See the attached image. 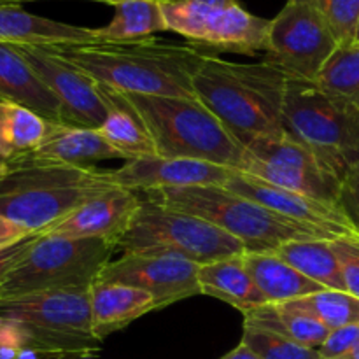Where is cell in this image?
I'll list each match as a JSON object with an SVG mask.
<instances>
[{
  "instance_id": "8",
  "label": "cell",
  "mask_w": 359,
  "mask_h": 359,
  "mask_svg": "<svg viewBox=\"0 0 359 359\" xmlns=\"http://www.w3.org/2000/svg\"><path fill=\"white\" fill-rule=\"evenodd\" d=\"M116 248L123 252H163L196 265L241 256L244 244L198 216L160 205L142 196L130 226Z\"/></svg>"
},
{
  "instance_id": "33",
  "label": "cell",
  "mask_w": 359,
  "mask_h": 359,
  "mask_svg": "<svg viewBox=\"0 0 359 359\" xmlns=\"http://www.w3.org/2000/svg\"><path fill=\"white\" fill-rule=\"evenodd\" d=\"M332 244L339 258L346 291L359 298V241L342 237L333 238Z\"/></svg>"
},
{
  "instance_id": "22",
  "label": "cell",
  "mask_w": 359,
  "mask_h": 359,
  "mask_svg": "<svg viewBox=\"0 0 359 359\" xmlns=\"http://www.w3.org/2000/svg\"><path fill=\"white\" fill-rule=\"evenodd\" d=\"M198 283L202 294L217 298L242 314L269 304L245 269L242 255L200 265Z\"/></svg>"
},
{
  "instance_id": "11",
  "label": "cell",
  "mask_w": 359,
  "mask_h": 359,
  "mask_svg": "<svg viewBox=\"0 0 359 359\" xmlns=\"http://www.w3.org/2000/svg\"><path fill=\"white\" fill-rule=\"evenodd\" d=\"M337 46L316 0H286L270 20L265 62L287 77L316 81Z\"/></svg>"
},
{
  "instance_id": "19",
  "label": "cell",
  "mask_w": 359,
  "mask_h": 359,
  "mask_svg": "<svg viewBox=\"0 0 359 359\" xmlns=\"http://www.w3.org/2000/svg\"><path fill=\"white\" fill-rule=\"evenodd\" d=\"M0 42L11 46H77L98 42L95 28L37 16L21 6H0Z\"/></svg>"
},
{
  "instance_id": "42",
  "label": "cell",
  "mask_w": 359,
  "mask_h": 359,
  "mask_svg": "<svg viewBox=\"0 0 359 359\" xmlns=\"http://www.w3.org/2000/svg\"><path fill=\"white\" fill-rule=\"evenodd\" d=\"M354 42H359V21H358V28H356V37H354Z\"/></svg>"
},
{
  "instance_id": "9",
  "label": "cell",
  "mask_w": 359,
  "mask_h": 359,
  "mask_svg": "<svg viewBox=\"0 0 359 359\" xmlns=\"http://www.w3.org/2000/svg\"><path fill=\"white\" fill-rule=\"evenodd\" d=\"M0 319L23 326L30 349L86 358L100 351L93 333L88 290H55L0 298Z\"/></svg>"
},
{
  "instance_id": "4",
  "label": "cell",
  "mask_w": 359,
  "mask_h": 359,
  "mask_svg": "<svg viewBox=\"0 0 359 359\" xmlns=\"http://www.w3.org/2000/svg\"><path fill=\"white\" fill-rule=\"evenodd\" d=\"M123 97L146 125L156 156L207 161L242 172L248 149L198 98L135 93Z\"/></svg>"
},
{
  "instance_id": "41",
  "label": "cell",
  "mask_w": 359,
  "mask_h": 359,
  "mask_svg": "<svg viewBox=\"0 0 359 359\" xmlns=\"http://www.w3.org/2000/svg\"><path fill=\"white\" fill-rule=\"evenodd\" d=\"M7 168H9V161H7L4 156H0V177H2V175L6 174Z\"/></svg>"
},
{
  "instance_id": "27",
  "label": "cell",
  "mask_w": 359,
  "mask_h": 359,
  "mask_svg": "<svg viewBox=\"0 0 359 359\" xmlns=\"http://www.w3.org/2000/svg\"><path fill=\"white\" fill-rule=\"evenodd\" d=\"M276 255L325 290L346 291L339 258L330 238L290 241L280 245Z\"/></svg>"
},
{
  "instance_id": "21",
  "label": "cell",
  "mask_w": 359,
  "mask_h": 359,
  "mask_svg": "<svg viewBox=\"0 0 359 359\" xmlns=\"http://www.w3.org/2000/svg\"><path fill=\"white\" fill-rule=\"evenodd\" d=\"M30 156L81 168H93L97 161L118 158L123 160L121 154L104 139L98 128H83L60 123H49L44 140Z\"/></svg>"
},
{
  "instance_id": "31",
  "label": "cell",
  "mask_w": 359,
  "mask_h": 359,
  "mask_svg": "<svg viewBox=\"0 0 359 359\" xmlns=\"http://www.w3.org/2000/svg\"><path fill=\"white\" fill-rule=\"evenodd\" d=\"M241 342L251 347L259 359H323L318 349L300 346L286 337L252 325H244Z\"/></svg>"
},
{
  "instance_id": "26",
  "label": "cell",
  "mask_w": 359,
  "mask_h": 359,
  "mask_svg": "<svg viewBox=\"0 0 359 359\" xmlns=\"http://www.w3.org/2000/svg\"><path fill=\"white\" fill-rule=\"evenodd\" d=\"M104 90L111 102V111L98 128L104 139L121 154L125 161L154 156V142L140 116L133 111L123 93L105 86Z\"/></svg>"
},
{
  "instance_id": "40",
  "label": "cell",
  "mask_w": 359,
  "mask_h": 359,
  "mask_svg": "<svg viewBox=\"0 0 359 359\" xmlns=\"http://www.w3.org/2000/svg\"><path fill=\"white\" fill-rule=\"evenodd\" d=\"M337 359H359V342L349 354H346V356H342V358H337Z\"/></svg>"
},
{
  "instance_id": "12",
  "label": "cell",
  "mask_w": 359,
  "mask_h": 359,
  "mask_svg": "<svg viewBox=\"0 0 359 359\" xmlns=\"http://www.w3.org/2000/svg\"><path fill=\"white\" fill-rule=\"evenodd\" d=\"M242 174L319 202L339 205L342 182L323 167L314 153L287 135L249 146Z\"/></svg>"
},
{
  "instance_id": "36",
  "label": "cell",
  "mask_w": 359,
  "mask_h": 359,
  "mask_svg": "<svg viewBox=\"0 0 359 359\" xmlns=\"http://www.w3.org/2000/svg\"><path fill=\"white\" fill-rule=\"evenodd\" d=\"M39 235L41 233L28 235L27 238H23V241L18 242V244L0 249V286H2L4 279L11 273V270L27 256V252L30 251V248L34 245V242L37 241Z\"/></svg>"
},
{
  "instance_id": "30",
  "label": "cell",
  "mask_w": 359,
  "mask_h": 359,
  "mask_svg": "<svg viewBox=\"0 0 359 359\" xmlns=\"http://www.w3.org/2000/svg\"><path fill=\"white\" fill-rule=\"evenodd\" d=\"M293 302L316 316L330 332L359 323V298L347 291L321 290Z\"/></svg>"
},
{
  "instance_id": "39",
  "label": "cell",
  "mask_w": 359,
  "mask_h": 359,
  "mask_svg": "<svg viewBox=\"0 0 359 359\" xmlns=\"http://www.w3.org/2000/svg\"><path fill=\"white\" fill-rule=\"evenodd\" d=\"M25 2H35V0H0V6H20ZM83 2H97L105 4V6H114V4L121 2V0H83Z\"/></svg>"
},
{
  "instance_id": "15",
  "label": "cell",
  "mask_w": 359,
  "mask_h": 359,
  "mask_svg": "<svg viewBox=\"0 0 359 359\" xmlns=\"http://www.w3.org/2000/svg\"><path fill=\"white\" fill-rule=\"evenodd\" d=\"M223 188L245 196V198L252 200L287 219L325 230L333 238L349 237L359 241L356 231L351 226L349 219L344 216L339 205L319 202V200L290 191V189L277 188V186L269 184L252 175L242 174L238 170L228 179Z\"/></svg>"
},
{
  "instance_id": "17",
  "label": "cell",
  "mask_w": 359,
  "mask_h": 359,
  "mask_svg": "<svg viewBox=\"0 0 359 359\" xmlns=\"http://www.w3.org/2000/svg\"><path fill=\"white\" fill-rule=\"evenodd\" d=\"M140 202L142 196L139 191L116 186L88 200L76 212L44 233L77 238H104L118 244L126 228L130 226V221L135 216Z\"/></svg>"
},
{
  "instance_id": "38",
  "label": "cell",
  "mask_w": 359,
  "mask_h": 359,
  "mask_svg": "<svg viewBox=\"0 0 359 359\" xmlns=\"http://www.w3.org/2000/svg\"><path fill=\"white\" fill-rule=\"evenodd\" d=\"M221 359H259V356L251 349V347H248L245 344L241 342L235 349H231L230 353L224 354Z\"/></svg>"
},
{
  "instance_id": "16",
  "label": "cell",
  "mask_w": 359,
  "mask_h": 359,
  "mask_svg": "<svg viewBox=\"0 0 359 359\" xmlns=\"http://www.w3.org/2000/svg\"><path fill=\"white\" fill-rule=\"evenodd\" d=\"M237 170L181 158L146 156L125 161L116 170H109L116 186L139 193L189 186H224Z\"/></svg>"
},
{
  "instance_id": "20",
  "label": "cell",
  "mask_w": 359,
  "mask_h": 359,
  "mask_svg": "<svg viewBox=\"0 0 359 359\" xmlns=\"http://www.w3.org/2000/svg\"><path fill=\"white\" fill-rule=\"evenodd\" d=\"M90 307L93 333L104 342L130 323L156 311V300L139 287L118 283L95 280L90 287Z\"/></svg>"
},
{
  "instance_id": "7",
  "label": "cell",
  "mask_w": 359,
  "mask_h": 359,
  "mask_svg": "<svg viewBox=\"0 0 359 359\" xmlns=\"http://www.w3.org/2000/svg\"><path fill=\"white\" fill-rule=\"evenodd\" d=\"M116 244L104 238L41 233L0 286V298L55 290H88L98 279Z\"/></svg>"
},
{
  "instance_id": "29",
  "label": "cell",
  "mask_w": 359,
  "mask_h": 359,
  "mask_svg": "<svg viewBox=\"0 0 359 359\" xmlns=\"http://www.w3.org/2000/svg\"><path fill=\"white\" fill-rule=\"evenodd\" d=\"M316 84L359 109V42L337 46L319 70Z\"/></svg>"
},
{
  "instance_id": "28",
  "label": "cell",
  "mask_w": 359,
  "mask_h": 359,
  "mask_svg": "<svg viewBox=\"0 0 359 359\" xmlns=\"http://www.w3.org/2000/svg\"><path fill=\"white\" fill-rule=\"evenodd\" d=\"M49 130L37 112L11 102H0V156L16 161L30 156Z\"/></svg>"
},
{
  "instance_id": "18",
  "label": "cell",
  "mask_w": 359,
  "mask_h": 359,
  "mask_svg": "<svg viewBox=\"0 0 359 359\" xmlns=\"http://www.w3.org/2000/svg\"><path fill=\"white\" fill-rule=\"evenodd\" d=\"M0 102L21 105L63 125L62 104L16 46L0 42Z\"/></svg>"
},
{
  "instance_id": "37",
  "label": "cell",
  "mask_w": 359,
  "mask_h": 359,
  "mask_svg": "<svg viewBox=\"0 0 359 359\" xmlns=\"http://www.w3.org/2000/svg\"><path fill=\"white\" fill-rule=\"evenodd\" d=\"M28 235L34 233H30V231H27L25 228H21L20 224L13 223V221L0 216V249L18 244V242H21L23 238H27Z\"/></svg>"
},
{
  "instance_id": "1",
  "label": "cell",
  "mask_w": 359,
  "mask_h": 359,
  "mask_svg": "<svg viewBox=\"0 0 359 359\" xmlns=\"http://www.w3.org/2000/svg\"><path fill=\"white\" fill-rule=\"evenodd\" d=\"M287 76L269 62L237 63L203 53L193 76L195 97L248 149L284 135Z\"/></svg>"
},
{
  "instance_id": "3",
  "label": "cell",
  "mask_w": 359,
  "mask_h": 359,
  "mask_svg": "<svg viewBox=\"0 0 359 359\" xmlns=\"http://www.w3.org/2000/svg\"><path fill=\"white\" fill-rule=\"evenodd\" d=\"M112 188L116 184L109 170L25 156L9 161L0 177V216L30 233H44Z\"/></svg>"
},
{
  "instance_id": "23",
  "label": "cell",
  "mask_w": 359,
  "mask_h": 359,
  "mask_svg": "<svg viewBox=\"0 0 359 359\" xmlns=\"http://www.w3.org/2000/svg\"><path fill=\"white\" fill-rule=\"evenodd\" d=\"M244 265L252 280L262 291L269 304L300 300L312 293L325 290L298 270L287 265L276 252H249L242 255Z\"/></svg>"
},
{
  "instance_id": "6",
  "label": "cell",
  "mask_w": 359,
  "mask_h": 359,
  "mask_svg": "<svg viewBox=\"0 0 359 359\" xmlns=\"http://www.w3.org/2000/svg\"><path fill=\"white\" fill-rule=\"evenodd\" d=\"M283 130L340 182L359 165V109L316 81L287 77Z\"/></svg>"
},
{
  "instance_id": "14",
  "label": "cell",
  "mask_w": 359,
  "mask_h": 359,
  "mask_svg": "<svg viewBox=\"0 0 359 359\" xmlns=\"http://www.w3.org/2000/svg\"><path fill=\"white\" fill-rule=\"evenodd\" d=\"M62 104L63 125L100 128L111 111L104 86L49 49L16 46Z\"/></svg>"
},
{
  "instance_id": "5",
  "label": "cell",
  "mask_w": 359,
  "mask_h": 359,
  "mask_svg": "<svg viewBox=\"0 0 359 359\" xmlns=\"http://www.w3.org/2000/svg\"><path fill=\"white\" fill-rule=\"evenodd\" d=\"M147 200L210 221L238 238L249 252H276L290 241L333 237L325 230L298 223L237 195L223 186H189L140 193Z\"/></svg>"
},
{
  "instance_id": "24",
  "label": "cell",
  "mask_w": 359,
  "mask_h": 359,
  "mask_svg": "<svg viewBox=\"0 0 359 359\" xmlns=\"http://www.w3.org/2000/svg\"><path fill=\"white\" fill-rule=\"evenodd\" d=\"M244 325L269 330L311 349H319L330 335V330L316 316L294 302L265 304L244 312Z\"/></svg>"
},
{
  "instance_id": "2",
  "label": "cell",
  "mask_w": 359,
  "mask_h": 359,
  "mask_svg": "<svg viewBox=\"0 0 359 359\" xmlns=\"http://www.w3.org/2000/svg\"><path fill=\"white\" fill-rule=\"evenodd\" d=\"M46 49L111 90L181 98H196L193 76L205 53L191 44H168L156 39Z\"/></svg>"
},
{
  "instance_id": "13",
  "label": "cell",
  "mask_w": 359,
  "mask_h": 359,
  "mask_svg": "<svg viewBox=\"0 0 359 359\" xmlns=\"http://www.w3.org/2000/svg\"><path fill=\"white\" fill-rule=\"evenodd\" d=\"M200 265L163 252H125L105 265L97 280L139 287L156 300L158 309L202 294Z\"/></svg>"
},
{
  "instance_id": "35",
  "label": "cell",
  "mask_w": 359,
  "mask_h": 359,
  "mask_svg": "<svg viewBox=\"0 0 359 359\" xmlns=\"http://www.w3.org/2000/svg\"><path fill=\"white\" fill-rule=\"evenodd\" d=\"M339 207L359 237V165L344 177L340 186Z\"/></svg>"
},
{
  "instance_id": "34",
  "label": "cell",
  "mask_w": 359,
  "mask_h": 359,
  "mask_svg": "<svg viewBox=\"0 0 359 359\" xmlns=\"http://www.w3.org/2000/svg\"><path fill=\"white\" fill-rule=\"evenodd\" d=\"M359 342V323L347 325L342 328L332 330L328 339L319 347V354L323 359H337L349 354Z\"/></svg>"
},
{
  "instance_id": "43",
  "label": "cell",
  "mask_w": 359,
  "mask_h": 359,
  "mask_svg": "<svg viewBox=\"0 0 359 359\" xmlns=\"http://www.w3.org/2000/svg\"><path fill=\"white\" fill-rule=\"evenodd\" d=\"M79 359H91L90 356H86V358H79Z\"/></svg>"
},
{
  "instance_id": "25",
  "label": "cell",
  "mask_w": 359,
  "mask_h": 359,
  "mask_svg": "<svg viewBox=\"0 0 359 359\" xmlns=\"http://www.w3.org/2000/svg\"><path fill=\"white\" fill-rule=\"evenodd\" d=\"M112 7V20L95 28L98 42H137L153 39L158 32H168L163 0H121Z\"/></svg>"
},
{
  "instance_id": "32",
  "label": "cell",
  "mask_w": 359,
  "mask_h": 359,
  "mask_svg": "<svg viewBox=\"0 0 359 359\" xmlns=\"http://www.w3.org/2000/svg\"><path fill=\"white\" fill-rule=\"evenodd\" d=\"M337 44H351L356 37L359 0H316Z\"/></svg>"
},
{
  "instance_id": "10",
  "label": "cell",
  "mask_w": 359,
  "mask_h": 359,
  "mask_svg": "<svg viewBox=\"0 0 359 359\" xmlns=\"http://www.w3.org/2000/svg\"><path fill=\"white\" fill-rule=\"evenodd\" d=\"M168 30L195 48L256 55L269 48L270 20L245 11L237 0H163Z\"/></svg>"
}]
</instances>
